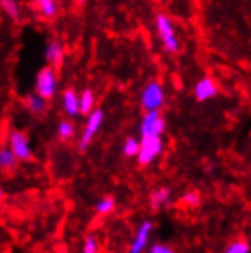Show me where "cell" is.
Segmentation results:
<instances>
[{
    "label": "cell",
    "instance_id": "21",
    "mask_svg": "<svg viewBox=\"0 0 251 253\" xmlns=\"http://www.w3.org/2000/svg\"><path fill=\"white\" fill-rule=\"evenodd\" d=\"M122 151L127 157H137L139 151H140V140H137L136 137H128L123 142Z\"/></svg>",
    "mask_w": 251,
    "mask_h": 253
},
{
    "label": "cell",
    "instance_id": "9",
    "mask_svg": "<svg viewBox=\"0 0 251 253\" xmlns=\"http://www.w3.org/2000/svg\"><path fill=\"white\" fill-rule=\"evenodd\" d=\"M61 105L63 110L69 118H76L81 115V108H79V95L76 93L75 88H66L63 95H61Z\"/></svg>",
    "mask_w": 251,
    "mask_h": 253
},
{
    "label": "cell",
    "instance_id": "15",
    "mask_svg": "<svg viewBox=\"0 0 251 253\" xmlns=\"http://www.w3.org/2000/svg\"><path fill=\"white\" fill-rule=\"evenodd\" d=\"M17 164H19V159L15 157L11 148L0 147V171H12Z\"/></svg>",
    "mask_w": 251,
    "mask_h": 253
},
{
    "label": "cell",
    "instance_id": "26",
    "mask_svg": "<svg viewBox=\"0 0 251 253\" xmlns=\"http://www.w3.org/2000/svg\"><path fill=\"white\" fill-rule=\"evenodd\" d=\"M75 2H76L78 5H81V3H84V0H75Z\"/></svg>",
    "mask_w": 251,
    "mask_h": 253
},
{
    "label": "cell",
    "instance_id": "24",
    "mask_svg": "<svg viewBox=\"0 0 251 253\" xmlns=\"http://www.w3.org/2000/svg\"><path fill=\"white\" fill-rule=\"evenodd\" d=\"M183 202H184L187 206H192V208L198 206V203H200V194H198V192H195V191H190V192H187V194L183 197Z\"/></svg>",
    "mask_w": 251,
    "mask_h": 253
},
{
    "label": "cell",
    "instance_id": "17",
    "mask_svg": "<svg viewBox=\"0 0 251 253\" xmlns=\"http://www.w3.org/2000/svg\"><path fill=\"white\" fill-rule=\"evenodd\" d=\"M0 8L5 12V15L12 22H19L20 20V5L17 0H0Z\"/></svg>",
    "mask_w": 251,
    "mask_h": 253
},
{
    "label": "cell",
    "instance_id": "25",
    "mask_svg": "<svg viewBox=\"0 0 251 253\" xmlns=\"http://www.w3.org/2000/svg\"><path fill=\"white\" fill-rule=\"evenodd\" d=\"M3 197H5V188H3V186H0V200H2Z\"/></svg>",
    "mask_w": 251,
    "mask_h": 253
},
{
    "label": "cell",
    "instance_id": "18",
    "mask_svg": "<svg viewBox=\"0 0 251 253\" xmlns=\"http://www.w3.org/2000/svg\"><path fill=\"white\" fill-rule=\"evenodd\" d=\"M116 209V200L111 197V195H105L102 197L101 200L96 203L95 206V212L98 215H108L111 213L113 211Z\"/></svg>",
    "mask_w": 251,
    "mask_h": 253
},
{
    "label": "cell",
    "instance_id": "7",
    "mask_svg": "<svg viewBox=\"0 0 251 253\" xmlns=\"http://www.w3.org/2000/svg\"><path fill=\"white\" fill-rule=\"evenodd\" d=\"M166 122L158 110L146 112L140 122V136L142 137H161L165 131Z\"/></svg>",
    "mask_w": 251,
    "mask_h": 253
},
{
    "label": "cell",
    "instance_id": "5",
    "mask_svg": "<svg viewBox=\"0 0 251 253\" xmlns=\"http://www.w3.org/2000/svg\"><path fill=\"white\" fill-rule=\"evenodd\" d=\"M163 151V140L161 137H142L140 151L137 156V162L142 167H148Z\"/></svg>",
    "mask_w": 251,
    "mask_h": 253
},
{
    "label": "cell",
    "instance_id": "14",
    "mask_svg": "<svg viewBox=\"0 0 251 253\" xmlns=\"http://www.w3.org/2000/svg\"><path fill=\"white\" fill-rule=\"evenodd\" d=\"M171 194H172L171 189L166 186L154 189L149 195V202H151L152 209H161L163 206H166L171 200Z\"/></svg>",
    "mask_w": 251,
    "mask_h": 253
},
{
    "label": "cell",
    "instance_id": "2",
    "mask_svg": "<svg viewBox=\"0 0 251 253\" xmlns=\"http://www.w3.org/2000/svg\"><path fill=\"white\" fill-rule=\"evenodd\" d=\"M8 147L19 159V162H31L34 159V151L29 136L22 130H11L8 133Z\"/></svg>",
    "mask_w": 251,
    "mask_h": 253
},
{
    "label": "cell",
    "instance_id": "4",
    "mask_svg": "<svg viewBox=\"0 0 251 253\" xmlns=\"http://www.w3.org/2000/svg\"><path fill=\"white\" fill-rule=\"evenodd\" d=\"M155 28H157V32H158V37L163 43L165 49L171 53H175L180 47V42L177 39V34H175V29L172 26V22L171 19L166 15V14H158L155 17Z\"/></svg>",
    "mask_w": 251,
    "mask_h": 253
},
{
    "label": "cell",
    "instance_id": "19",
    "mask_svg": "<svg viewBox=\"0 0 251 253\" xmlns=\"http://www.w3.org/2000/svg\"><path fill=\"white\" fill-rule=\"evenodd\" d=\"M73 134H75V125H73V122H70L69 119H64L61 122H58V125H57V136H58L60 140L66 142V140L73 137Z\"/></svg>",
    "mask_w": 251,
    "mask_h": 253
},
{
    "label": "cell",
    "instance_id": "11",
    "mask_svg": "<svg viewBox=\"0 0 251 253\" xmlns=\"http://www.w3.org/2000/svg\"><path fill=\"white\" fill-rule=\"evenodd\" d=\"M25 108L34 116H41L46 113L47 110V101L44 98H41L38 93H28L23 99Z\"/></svg>",
    "mask_w": 251,
    "mask_h": 253
},
{
    "label": "cell",
    "instance_id": "13",
    "mask_svg": "<svg viewBox=\"0 0 251 253\" xmlns=\"http://www.w3.org/2000/svg\"><path fill=\"white\" fill-rule=\"evenodd\" d=\"M35 6L38 9V14L46 20H50L53 17H57L60 5L58 0H34Z\"/></svg>",
    "mask_w": 251,
    "mask_h": 253
},
{
    "label": "cell",
    "instance_id": "10",
    "mask_svg": "<svg viewBox=\"0 0 251 253\" xmlns=\"http://www.w3.org/2000/svg\"><path fill=\"white\" fill-rule=\"evenodd\" d=\"M44 57L49 63V66L60 69L64 63V46L58 40H50L46 46Z\"/></svg>",
    "mask_w": 251,
    "mask_h": 253
},
{
    "label": "cell",
    "instance_id": "12",
    "mask_svg": "<svg viewBox=\"0 0 251 253\" xmlns=\"http://www.w3.org/2000/svg\"><path fill=\"white\" fill-rule=\"evenodd\" d=\"M216 92H218L216 84H215V81L212 78H203L195 85V98L201 102L212 99L215 95H216Z\"/></svg>",
    "mask_w": 251,
    "mask_h": 253
},
{
    "label": "cell",
    "instance_id": "20",
    "mask_svg": "<svg viewBox=\"0 0 251 253\" xmlns=\"http://www.w3.org/2000/svg\"><path fill=\"white\" fill-rule=\"evenodd\" d=\"M251 247L250 243L244 238H236L233 240L224 250V253H250Z\"/></svg>",
    "mask_w": 251,
    "mask_h": 253
},
{
    "label": "cell",
    "instance_id": "23",
    "mask_svg": "<svg viewBox=\"0 0 251 253\" xmlns=\"http://www.w3.org/2000/svg\"><path fill=\"white\" fill-rule=\"evenodd\" d=\"M145 253H175V250L171 246H168V244L155 243V244L149 246Z\"/></svg>",
    "mask_w": 251,
    "mask_h": 253
},
{
    "label": "cell",
    "instance_id": "16",
    "mask_svg": "<svg viewBox=\"0 0 251 253\" xmlns=\"http://www.w3.org/2000/svg\"><path fill=\"white\" fill-rule=\"evenodd\" d=\"M95 104H96V98L93 90L85 88L79 95V108H81V115H90L95 110Z\"/></svg>",
    "mask_w": 251,
    "mask_h": 253
},
{
    "label": "cell",
    "instance_id": "3",
    "mask_svg": "<svg viewBox=\"0 0 251 253\" xmlns=\"http://www.w3.org/2000/svg\"><path fill=\"white\" fill-rule=\"evenodd\" d=\"M104 112L101 108H95V110L87 116L85 125H84V130L81 133L79 137V151H87V148L92 145L93 139L96 137V134L99 133L101 126L104 124Z\"/></svg>",
    "mask_w": 251,
    "mask_h": 253
},
{
    "label": "cell",
    "instance_id": "6",
    "mask_svg": "<svg viewBox=\"0 0 251 253\" xmlns=\"http://www.w3.org/2000/svg\"><path fill=\"white\" fill-rule=\"evenodd\" d=\"M142 107L145 108L146 112H154L160 110L161 105L165 104V90L157 81H151L146 84V87L143 88L142 96H140Z\"/></svg>",
    "mask_w": 251,
    "mask_h": 253
},
{
    "label": "cell",
    "instance_id": "22",
    "mask_svg": "<svg viewBox=\"0 0 251 253\" xmlns=\"http://www.w3.org/2000/svg\"><path fill=\"white\" fill-rule=\"evenodd\" d=\"M81 253H99V241L96 238V235L90 233L84 238Z\"/></svg>",
    "mask_w": 251,
    "mask_h": 253
},
{
    "label": "cell",
    "instance_id": "8",
    "mask_svg": "<svg viewBox=\"0 0 251 253\" xmlns=\"http://www.w3.org/2000/svg\"><path fill=\"white\" fill-rule=\"evenodd\" d=\"M152 230H154V224L151 220H143L134 237L131 240V244L128 247V253H145L149 247V240H151V235H152Z\"/></svg>",
    "mask_w": 251,
    "mask_h": 253
},
{
    "label": "cell",
    "instance_id": "1",
    "mask_svg": "<svg viewBox=\"0 0 251 253\" xmlns=\"http://www.w3.org/2000/svg\"><path fill=\"white\" fill-rule=\"evenodd\" d=\"M35 93H38L46 101H50L58 92V75L57 69L52 66H44L37 72L35 77Z\"/></svg>",
    "mask_w": 251,
    "mask_h": 253
}]
</instances>
